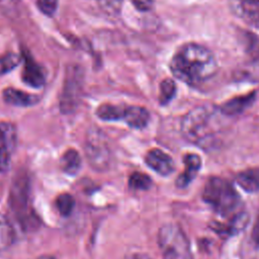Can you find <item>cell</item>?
Segmentation results:
<instances>
[{"mask_svg": "<svg viewBox=\"0 0 259 259\" xmlns=\"http://www.w3.org/2000/svg\"><path fill=\"white\" fill-rule=\"evenodd\" d=\"M38 259H55V258L52 257V256H41Z\"/></svg>", "mask_w": 259, "mask_h": 259, "instance_id": "4dcf8cb0", "label": "cell"}, {"mask_svg": "<svg viewBox=\"0 0 259 259\" xmlns=\"http://www.w3.org/2000/svg\"><path fill=\"white\" fill-rule=\"evenodd\" d=\"M176 93V84L172 79H165L160 84L159 101L165 105L169 103Z\"/></svg>", "mask_w": 259, "mask_h": 259, "instance_id": "ffe728a7", "label": "cell"}, {"mask_svg": "<svg viewBox=\"0 0 259 259\" xmlns=\"http://www.w3.org/2000/svg\"><path fill=\"white\" fill-rule=\"evenodd\" d=\"M147 165L159 173L160 175L167 176L174 171V162L172 158L160 149H152L145 157Z\"/></svg>", "mask_w": 259, "mask_h": 259, "instance_id": "30bf717a", "label": "cell"}, {"mask_svg": "<svg viewBox=\"0 0 259 259\" xmlns=\"http://www.w3.org/2000/svg\"><path fill=\"white\" fill-rule=\"evenodd\" d=\"M124 259H151V258L145 254H132L126 256Z\"/></svg>", "mask_w": 259, "mask_h": 259, "instance_id": "f546056e", "label": "cell"}, {"mask_svg": "<svg viewBox=\"0 0 259 259\" xmlns=\"http://www.w3.org/2000/svg\"><path fill=\"white\" fill-rule=\"evenodd\" d=\"M20 62V56L15 53H6L0 57V75L13 70Z\"/></svg>", "mask_w": 259, "mask_h": 259, "instance_id": "cb8c5ba5", "label": "cell"}, {"mask_svg": "<svg viewBox=\"0 0 259 259\" xmlns=\"http://www.w3.org/2000/svg\"><path fill=\"white\" fill-rule=\"evenodd\" d=\"M61 166L64 172L68 174H76L81 167V158L77 151L74 149L67 150L62 156Z\"/></svg>", "mask_w": 259, "mask_h": 259, "instance_id": "ac0fdd59", "label": "cell"}, {"mask_svg": "<svg viewBox=\"0 0 259 259\" xmlns=\"http://www.w3.org/2000/svg\"><path fill=\"white\" fill-rule=\"evenodd\" d=\"M59 0H36L38 9L46 15L52 16L57 10Z\"/></svg>", "mask_w": 259, "mask_h": 259, "instance_id": "d4e9b609", "label": "cell"}, {"mask_svg": "<svg viewBox=\"0 0 259 259\" xmlns=\"http://www.w3.org/2000/svg\"><path fill=\"white\" fill-rule=\"evenodd\" d=\"M256 97V93L252 92L246 95H241L234 97L225 103H223L220 107V111L228 116L237 115L247 109L254 102Z\"/></svg>", "mask_w": 259, "mask_h": 259, "instance_id": "4fadbf2b", "label": "cell"}, {"mask_svg": "<svg viewBox=\"0 0 259 259\" xmlns=\"http://www.w3.org/2000/svg\"><path fill=\"white\" fill-rule=\"evenodd\" d=\"M132 3L139 11H149L154 6V0H132Z\"/></svg>", "mask_w": 259, "mask_h": 259, "instance_id": "4316f807", "label": "cell"}, {"mask_svg": "<svg viewBox=\"0 0 259 259\" xmlns=\"http://www.w3.org/2000/svg\"><path fill=\"white\" fill-rule=\"evenodd\" d=\"M29 193V178L27 174L23 172L17 173L11 184L9 204L16 219L25 229L35 227L36 225V218L31 208Z\"/></svg>", "mask_w": 259, "mask_h": 259, "instance_id": "277c9868", "label": "cell"}, {"mask_svg": "<svg viewBox=\"0 0 259 259\" xmlns=\"http://www.w3.org/2000/svg\"><path fill=\"white\" fill-rule=\"evenodd\" d=\"M128 185L134 190H147L152 185L151 178L144 173H133L128 179Z\"/></svg>", "mask_w": 259, "mask_h": 259, "instance_id": "7402d4cb", "label": "cell"}, {"mask_svg": "<svg viewBox=\"0 0 259 259\" xmlns=\"http://www.w3.org/2000/svg\"><path fill=\"white\" fill-rule=\"evenodd\" d=\"M22 80L27 85L34 88L41 87L46 82V75L44 69L28 55L24 56Z\"/></svg>", "mask_w": 259, "mask_h": 259, "instance_id": "8fae6325", "label": "cell"}, {"mask_svg": "<svg viewBox=\"0 0 259 259\" xmlns=\"http://www.w3.org/2000/svg\"><path fill=\"white\" fill-rule=\"evenodd\" d=\"M236 181L238 185L247 192H255L259 190V169H249L241 172Z\"/></svg>", "mask_w": 259, "mask_h": 259, "instance_id": "e0dca14e", "label": "cell"}, {"mask_svg": "<svg viewBox=\"0 0 259 259\" xmlns=\"http://www.w3.org/2000/svg\"><path fill=\"white\" fill-rule=\"evenodd\" d=\"M14 240V231L9 220L0 213V251L6 250Z\"/></svg>", "mask_w": 259, "mask_h": 259, "instance_id": "d6986e66", "label": "cell"}, {"mask_svg": "<svg viewBox=\"0 0 259 259\" xmlns=\"http://www.w3.org/2000/svg\"><path fill=\"white\" fill-rule=\"evenodd\" d=\"M16 146L15 126L7 121H0V172L8 169Z\"/></svg>", "mask_w": 259, "mask_h": 259, "instance_id": "9c48e42d", "label": "cell"}, {"mask_svg": "<svg viewBox=\"0 0 259 259\" xmlns=\"http://www.w3.org/2000/svg\"><path fill=\"white\" fill-rule=\"evenodd\" d=\"M246 52L252 61L259 67V36L253 33H247L245 37Z\"/></svg>", "mask_w": 259, "mask_h": 259, "instance_id": "44dd1931", "label": "cell"}, {"mask_svg": "<svg viewBox=\"0 0 259 259\" xmlns=\"http://www.w3.org/2000/svg\"><path fill=\"white\" fill-rule=\"evenodd\" d=\"M183 162L185 165V170L176 179V186L179 188L186 187L194 179L201 166V160L196 154L185 155Z\"/></svg>", "mask_w": 259, "mask_h": 259, "instance_id": "7c38bea8", "label": "cell"}, {"mask_svg": "<svg viewBox=\"0 0 259 259\" xmlns=\"http://www.w3.org/2000/svg\"><path fill=\"white\" fill-rule=\"evenodd\" d=\"M252 240L255 243L257 247H259V215L256 219V222L253 226V231H252Z\"/></svg>", "mask_w": 259, "mask_h": 259, "instance_id": "83f0119b", "label": "cell"}, {"mask_svg": "<svg viewBox=\"0 0 259 259\" xmlns=\"http://www.w3.org/2000/svg\"><path fill=\"white\" fill-rule=\"evenodd\" d=\"M17 0H0V5L7 9H12L15 6Z\"/></svg>", "mask_w": 259, "mask_h": 259, "instance_id": "f1b7e54d", "label": "cell"}, {"mask_svg": "<svg viewBox=\"0 0 259 259\" xmlns=\"http://www.w3.org/2000/svg\"><path fill=\"white\" fill-rule=\"evenodd\" d=\"M87 159L90 165L102 171L109 167L111 160V152L108 143L105 141L104 136L97 130H92L88 133L85 145Z\"/></svg>", "mask_w": 259, "mask_h": 259, "instance_id": "ba28073f", "label": "cell"}, {"mask_svg": "<svg viewBox=\"0 0 259 259\" xmlns=\"http://www.w3.org/2000/svg\"><path fill=\"white\" fill-rule=\"evenodd\" d=\"M158 245L163 259H192L189 241L175 224H166L160 228Z\"/></svg>", "mask_w": 259, "mask_h": 259, "instance_id": "5b68a950", "label": "cell"}, {"mask_svg": "<svg viewBox=\"0 0 259 259\" xmlns=\"http://www.w3.org/2000/svg\"><path fill=\"white\" fill-rule=\"evenodd\" d=\"M74 205H75V200L73 196L69 193H63L59 195L56 199V206L59 212L64 217H67L72 212Z\"/></svg>", "mask_w": 259, "mask_h": 259, "instance_id": "603a6c76", "label": "cell"}, {"mask_svg": "<svg viewBox=\"0 0 259 259\" xmlns=\"http://www.w3.org/2000/svg\"><path fill=\"white\" fill-rule=\"evenodd\" d=\"M3 98L7 103L15 106H30L38 101V97L36 95L28 94L15 88L5 89L3 91Z\"/></svg>", "mask_w": 259, "mask_h": 259, "instance_id": "2e32d148", "label": "cell"}, {"mask_svg": "<svg viewBox=\"0 0 259 259\" xmlns=\"http://www.w3.org/2000/svg\"><path fill=\"white\" fill-rule=\"evenodd\" d=\"M181 133L190 143L210 149L219 143V130L213 126L212 111L205 106L191 109L181 121Z\"/></svg>", "mask_w": 259, "mask_h": 259, "instance_id": "7a4b0ae2", "label": "cell"}, {"mask_svg": "<svg viewBox=\"0 0 259 259\" xmlns=\"http://www.w3.org/2000/svg\"><path fill=\"white\" fill-rule=\"evenodd\" d=\"M202 199L223 217L235 212L241 202L240 195L231 182L218 176H212L205 182Z\"/></svg>", "mask_w": 259, "mask_h": 259, "instance_id": "3957f363", "label": "cell"}, {"mask_svg": "<svg viewBox=\"0 0 259 259\" xmlns=\"http://www.w3.org/2000/svg\"><path fill=\"white\" fill-rule=\"evenodd\" d=\"M96 114L103 120H122L134 128L145 127L150 119L149 111L145 107L136 105L102 104L97 108Z\"/></svg>", "mask_w": 259, "mask_h": 259, "instance_id": "8992f818", "label": "cell"}, {"mask_svg": "<svg viewBox=\"0 0 259 259\" xmlns=\"http://www.w3.org/2000/svg\"><path fill=\"white\" fill-rule=\"evenodd\" d=\"M232 7L235 13L245 22L259 29V1L252 3H240L232 0Z\"/></svg>", "mask_w": 259, "mask_h": 259, "instance_id": "5bb4252c", "label": "cell"}, {"mask_svg": "<svg viewBox=\"0 0 259 259\" xmlns=\"http://www.w3.org/2000/svg\"><path fill=\"white\" fill-rule=\"evenodd\" d=\"M101 8L109 13H115L120 8L122 0H96Z\"/></svg>", "mask_w": 259, "mask_h": 259, "instance_id": "484cf974", "label": "cell"}, {"mask_svg": "<svg viewBox=\"0 0 259 259\" xmlns=\"http://www.w3.org/2000/svg\"><path fill=\"white\" fill-rule=\"evenodd\" d=\"M170 70L180 81L196 85L215 75L218 63L207 48L188 42L176 51L170 62Z\"/></svg>", "mask_w": 259, "mask_h": 259, "instance_id": "6da1fadb", "label": "cell"}, {"mask_svg": "<svg viewBox=\"0 0 259 259\" xmlns=\"http://www.w3.org/2000/svg\"><path fill=\"white\" fill-rule=\"evenodd\" d=\"M84 83V73L77 65L69 66L66 72L63 91L60 99V109L63 113H72L78 107Z\"/></svg>", "mask_w": 259, "mask_h": 259, "instance_id": "52a82bcc", "label": "cell"}, {"mask_svg": "<svg viewBox=\"0 0 259 259\" xmlns=\"http://www.w3.org/2000/svg\"><path fill=\"white\" fill-rule=\"evenodd\" d=\"M248 221L249 218L247 213H237L236 215H234V218L230 221L228 225H222L217 223L211 225V229L222 237H230L244 230L248 224Z\"/></svg>", "mask_w": 259, "mask_h": 259, "instance_id": "9a60e30c", "label": "cell"}]
</instances>
